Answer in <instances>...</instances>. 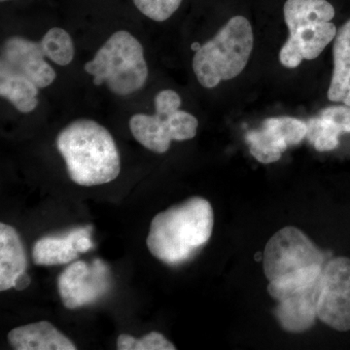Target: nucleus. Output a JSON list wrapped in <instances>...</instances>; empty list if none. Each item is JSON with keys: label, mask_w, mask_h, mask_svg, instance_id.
Returning <instances> with one entry per match:
<instances>
[{"label": "nucleus", "mask_w": 350, "mask_h": 350, "mask_svg": "<svg viewBox=\"0 0 350 350\" xmlns=\"http://www.w3.org/2000/svg\"><path fill=\"white\" fill-rule=\"evenodd\" d=\"M38 89L31 80L20 75H0V96L22 113H31L38 105Z\"/></svg>", "instance_id": "16"}, {"label": "nucleus", "mask_w": 350, "mask_h": 350, "mask_svg": "<svg viewBox=\"0 0 350 350\" xmlns=\"http://www.w3.org/2000/svg\"><path fill=\"white\" fill-rule=\"evenodd\" d=\"M40 42L12 36L7 39L1 50L0 75H20L31 80L43 89L56 79V71L45 61Z\"/></svg>", "instance_id": "10"}, {"label": "nucleus", "mask_w": 350, "mask_h": 350, "mask_svg": "<svg viewBox=\"0 0 350 350\" xmlns=\"http://www.w3.org/2000/svg\"><path fill=\"white\" fill-rule=\"evenodd\" d=\"M319 116L332 122L342 133H350V107L334 105L321 110Z\"/></svg>", "instance_id": "23"}, {"label": "nucleus", "mask_w": 350, "mask_h": 350, "mask_svg": "<svg viewBox=\"0 0 350 350\" xmlns=\"http://www.w3.org/2000/svg\"><path fill=\"white\" fill-rule=\"evenodd\" d=\"M57 147L71 180L78 185L109 183L121 170L120 154L107 129L89 119H79L57 135Z\"/></svg>", "instance_id": "2"}, {"label": "nucleus", "mask_w": 350, "mask_h": 350, "mask_svg": "<svg viewBox=\"0 0 350 350\" xmlns=\"http://www.w3.org/2000/svg\"><path fill=\"white\" fill-rule=\"evenodd\" d=\"M117 349L119 350H174L176 347L170 342L165 336L158 332H151L142 338L133 336L120 335L117 340Z\"/></svg>", "instance_id": "21"}, {"label": "nucleus", "mask_w": 350, "mask_h": 350, "mask_svg": "<svg viewBox=\"0 0 350 350\" xmlns=\"http://www.w3.org/2000/svg\"><path fill=\"white\" fill-rule=\"evenodd\" d=\"M306 137L317 151H332L338 146V137L342 133L329 120L319 115L306 123Z\"/></svg>", "instance_id": "19"}, {"label": "nucleus", "mask_w": 350, "mask_h": 350, "mask_svg": "<svg viewBox=\"0 0 350 350\" xmlns=\"http://www.w3.org/2000/svg\"><path fill=\"white\" fill-rule=\"evenodd\" d=\"M135 7L144 16L156 22H163L172 17L181 5L182 0H133Z\"/></svg>", "instance_id": "22"}, {"label": "nucleus", "mask_w": 350, "mask_h": 350, "mask_svg": "<svg viewBox=\"0 0 350 350\" xmlns=\"http://www.w3.org/2000/svg\"><path fill=\"white\" fill-rule=\"evenodd\" d=\"M325 260V254L301 230L285 227L276 232L267 243L262 267L269 282L310 269L324 268Z\"/></svg>", "instance_id": "7"}, {"label": "nucleus", "mask_w": 350, "mask_h": 350, "mask_svg": "<svg viewBox=\"0 0 350 350\" xmlns=\"http://www.w3.org/2000/svg\"><path fill=\"white\" fill-rule=\"evenodd\" d=\"M181 98L172 90H163L155 98L154 115L135 114L130 120L133 137L145 148L163 154L172 140L183 142L197 135L199 122L194 115L179 110Z\"/></svg>", "instance_id": "6"}, {"label": "nucleus", "mask_w": 350, "mask_h": 350, "mask_svg": "<svg viewBox=\"0 0 350 350\" xmlns=\"http://www.w3.org/2000/svg\"><path fill=\"white\" fill-rule=\"evenodd\" d=\"M317 317L335 330H350V259L334 258L320 278Z\"/></svg>", "instance_id": "8"}, {"label": "nucleus", "mask_w": 350, "mask_h": 350, "mask_svg": "<svg viewBox=\"0 0 350 350\" xmlns=\"http://www.w3.org/2000/svg\"><path fill=\"white\" fill-rule=\"evenodd\" d=\"M29 284H31V278H29L27 273H24L16 278L13 288L22 291V290L27 289V288L29 286Z\"/></svg>", "instance_id": "24"}, {"label": "nucleus", "mask_w": 350, "mask_h": 350, "mask_svg": "<svg viewBox=\"0 0 350 350\" xmlns=\"http://www.w3.org/2000/svg\"><path fill=\"white\" fill-rule=\"evenodd\" d=\"M245 138L251 155L262 163L278 162L289 147L275 131L262 124L259 130L248 131Z\"/></svg>", "instance_id": "17"}, {"label": "nucleus", "mask_w": 350, "mask_h": 350, "mask_svg": "<svg viewBox=\"0 0 350 350\" xmlns=\"http://www.w3.org/2000/svg\"><path fill=\"white\" fill-rule=\"evenodd\" d=\"M8 342L16 350H76L68 337L48 321L18 327L9 332Z\"/></svg>", "instance_id": "12"}, {"label": "nucleus", "mask_w": 350, "mask_h": 350, "mask_svg": "<svg viewBox=\"0 0 350 350\" xmlns=\"http://www.w3.org/2000/svg\"><path fill=\"white\" fill-rule=\"evenodd\" d=\"M214 214L208 200L193 197L157 214L146 244L151 254L170 266L192 259L213 234Z\"/></svg>", "instance_id": "1"}, {"label": "nucleus", "mask_w": 350, "mask_h": 350, "mask_svg": "<svg viewBox=\"0 0 350 350\" xmlns=\"http://www.w3.org/2000/svg\"><path fill=\"white\" fill-rule=\"evenodd\" d=\"M254 44L252 27L243 16L232 18L215 36L196 51L193 69L206 89L218 86L243 72Z\"/></svg>", "instance_id": "4"}, {"label": "nucleus", "mask_w": 350, "mask_h": 350, "mask_svg": "<svg viewBox=\"0 0 350 350\" xmlns=\"http://www.w3.org/2000/svg\"><path fill=\"white\" fill-rule=\"evenodd\" d=\"M110 286L109 268L100 259L94 260L91 266L84 261L73 262L57 278L59 297L69 310L96 303Z\"/></svg>", "instance_id": "9"}, {"label": "nucleus", "mask_w": 350, "mask_h": 350, "mask_svg": "<svg viewBox=\"0 0 350 350\" xmlns=\"http://www.w3.org/2000/svg\"><path fill=\"white\" fill-rule=\"evenodd\" d=\"M27 258L19 234L12 226L0 224V291L14 287L16 278L25 273Z\"/></svg>", "instance_id": "13"}, {"label": "nucleus", "mask_w": 350, "mask_h": 350, "mask_svg": "<svg viewBox=\"0 0 350 350\" xmlns=\"http://www.w3.org/2000/svg\"><path fill=\"white\" fill-rule=\"evenodd\" d=\"M44 54L59 66H66L75 57V46L70 36L59 27L47 31L40 41Z\"/></svg>", "instance_id": "18"}, {"label": "nucleus", "mask_w": 350, "mask_h": 350, "mask_svg": "<svg viewBox=\"0 0 350 350\" xmlns=\"http://www.w3.org/2000/svg\"><path fill=\"white\" fill-rule=\"evenodd\" d=\"M85 70L94 76V84L107 85L110 91L126 96L142 89L148 78V68L142 43L130 32L113 33Z\"/></svg>", "instance_id": "5"}, {"label": "nucleus", "mask_w": 350, "mask_h": 350, "mask_svg": "<svg viewBox=\"0 0 350 350\" xmlns=\"http://www.w3.org/2000/svg\"><path fill=\"white\" fill-rule=\"evenodd\" d=\"M262 125L275 131L286 142L288 146L300 144L306 137V124L301 120L292 117H273L262 122Z\"/></svg>", "instance_id": "20"}, {"label": "nucleus", "mask_w": 350, "mask_h": 350, "mask_svg": "<svg viewBox=\"0 0 350 350\" xmlns=\"http://www.w3.org/2000/svg\"><path fill=\"white\" fill-rule=\"evenodd\" d=\"M1 2H6V1H10V0H0Z\"/></svg>", "instance_id": "25"}, {"label": "nucleus", "mask_w": 350, "mask_h": 350, "mask_svg": "<svg viewBox=\"0 0 350 350\" xmlns=\"http://www.w3.org/2000/svg\"><path fill=\"white\" fill-rule=\"evenodd\" d=\"M283 12L290 31L280 53L285 68L317 59L337 36V27L331 23L335 9L327 0H287Z\"/></svg>", "instance_id": "3"}, {"label": "nucleus", "mask_w": 350, "mask_h": 350, "mask_svg": "<svg viewBox=\"0 0 350 350\" xmlns=\"http://www.w3.org/2000/svg\"><path fill=\"white\" fill-rule=\"evenodd\" d=\"M334 40V70L328 98L350 107V20L338 29Z\"/></svg>", "instance_id": "14"}, {"label": "nucleus", "mask_w": 350, "mask_h": 350, "mask_svg": "<svg viewBox=\"0 0 350 350\" xmlns=\"http://www.w3.org/2000/svg\"><path fill=\"white\" fill-rule=\"evenodd\" d=\"M321 278V276H320ZM320 278L312 286L284 300L278 301L275 317L280 325L290 333H303L315 324Z\"/></svg>", "instance_id": "11"}, {"label": "nucleus", "mask_w": 350, "mask_h": 350, "mask_svg": "<svg viewBox=\"0 0 350 350\" xmlns=\"http://www.w3.org/2000/svg\"><path fill=\"white\" fill-rule=\"evenodd\" d=\"M92 227L77 228L61 237H45L34 243L32 257L38 266H56L75 260L79 253L76 250V241Z\"/></svg>", "instance_id": "15"}]
</instances>
